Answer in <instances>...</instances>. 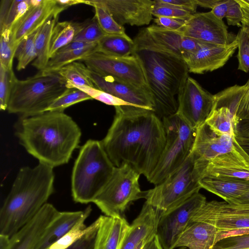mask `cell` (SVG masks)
<instances>
[{
  "label": "cell",
  "instance_id": "obj_53",
  "mask_svg": "<svg viewBox=\"0 0 249 249\" xmlns=\"http://www.w3.org/2000/svg\"><path fill=\"white\" fill-rule=\"evenodd\" d=\"M96 43H90L80 41H72L68 45L60 49L57 52L77 50L92 46Z\"/></svg>",
  "mask_w": 249,
  "mask_h": 249
},
{
  "label": "cell",
  "instance_id": "obj_15",
  "mask_svg": "<svg viewBox=\"0 0 249 249\" xmlns=\"http://www.w3.org/2000/svg\"><path fill=\"white\" fill-rule=\"evenodd\" d=\"M177 31L186 37L220 46L229 45L235 39H231L223 20L211 11L192 15Z\"/></svg>",
  "mask_w": 249,
  "mask_h": 249
},
{
  "label": "cell",
  "instance_id": "obj_22",
  "mask_svg": "<svg viewBox=\"0 0 249 249\" xmlns=\"http://www.w3.org/2000/svg\"><path fill=\"white\" fill-rule=\"evenodd\" d=\"M218 241V231L208 223L190 220L186 228L179 235L175 249H212Z\"/></svg>",
  "mask_w": 249,
  "mask_h": 249
},
{
  "label": "cell",
  "instance_id": "obj_48",
  "mask_svg": "<svg viewBox=\"0 0 249 249\" xmlns=\"http://www.w3.org/2000/svg\"><path fill=\"white\" fill-rule=\"evenodd\" d=\"M246 84L245 93L240 101L235 114L236 124L240 120H249V80Z\"/></svg>",
  "mask_w": 249,
  "mask_h": 249
},
{
  "label": "cell",
  "instance_id": "obj_51",
  "mask_svg": "<svg viewBox=\"0 0 249 249\" xmlns=\"http://www.w3.org/2000/svg\"><path fill=\"white\" fill-rule=\"evenodd\" d=\"M235 133L236 137L249 139V120L239 121L236 125Z\"/></svg>",
  "mask_w": 249,
  "mask_h": 249
},
{
  "label": "cell",
  "instance_id": "obj_35",
  "mask_svg": "<svg viewBox=\"0 0 249 249\" xmlns=\"http://www.w3.org/2000/svg\"><path fill=\"white\" fill-rule=\"evenodd\" d=\"M35 6L32 0H13L4 24L0 28V32L9 30L14 35L29 12Z\"/></svg>",
  "mask_w": 249,
  "mask_h": 249
},
{
  "label": "cell",
  "instance_id": "obj_11",
  "mask_svg": "<svg viewBox=\"0 0 249 249\" xmlns=\"http://www.w3.org/2000/svg\"><path fill=\"white\" fill-rule=\"evenodd\" d=\"M191 220L214 226L218 231V241L228 236L249 234V204L207 201Z\"/></svg>",
  "mask_w": 249,
  "mask_h": 249
},
{
  "label": "cell",
  "instance_id": "obj_28",
  "mask_svg": "<svg viewBox=\"0 0 249 249\" xmlns=\"http://www.w3.org/2000/svg\"><path fill=\"white\" fill-rule=\"evenodd\" d=\"M58 15L50 17L40 28L35 40L36 57L32 65L39 71H43L50 59L52 35L58 18Z\"/></svg>",
  "mask_w": 249,
  "mask_h": 249
},
{
  "label": "cell",
  "instance_id": "obj_12",
  "mask_svg": "<svg viewBox=\"0 0 249 249\" xmlns=\"http://www.w3.org/2000/svg\"><path fill=\"white\" fill-rule=\"evenodd\" d=\"M82 61L89 70L101 76L110 77L132 86L150 90L142 66L139 59L133 54L121 57L96 52Z\"/></svg>",
  "mask_w": 249,
  "mask_h": 249
},
{
  "label": "cell",
  "instance_id": "obj_18",
  "mask_svg": "<svg viewBox=\"0 0 249 249\" xmlns=\"http://www.w3.org/2000/svg\"><path fill=\"white\" fill-rule=\"evenodd\" d=\"M94 87L109 93L134 107L154 111L155 104L150 90L139 88L113 78L102 76L89 69Z\"/></svg>",
  "mask_w": 249,
  "mask_h": 249
},
{
  "label": "cell",
  "instance_id": "obj_62",
  "mask_svg": "<svg viewBox=\"0 0 249 249\" xmlns=\"http://www.w3.org/2000/svg\"><path fill=\"white\" fill-rule=\"evenodd\" d=\"M245 2L249 5V0H244Z\"/></svg>",
  "mask_w": 249,
  "mask_h": 249
},
{
  "label": "cell",
  "instance_id": "obj_54",
  "mask_svg": "<svg viewBox=\"0 0 249 249\" xmlns=\"http://www.w3.org/2000/svg\"><path fill=\"white\" fill-rule=\"evenodd\" d=\"M240 4L243 12L242 27L249 33V5L244 0H237Z\"/></svg>",
  "mask_w": 249,
  "mask_h": 249
},
{
  "label": "cell",
  "instance_id": "obj_6",
  "mask_svg": "<svg viewBox=\"0 0 249 249\" xmlns=\"http://www.w3.org/2000/svg\"><path fill=\"white\" fill-rule=\"evenodd\" d=\"M115 166L101 141L88 140L81 147L71 175V194L75 202L87 204L107 183Z\"/></svg>",
  "mask_w": 249,
  "mask_h": 249
},
{
  "label": "cell",
  "instance_id": "obj_42",
  "mask_svg": "<svg viewBox=\"0 0 249 249\" xmlns=\"http://www.w3.org/2000/svg\"><path fill=\"white\" fill-rule=\"evenodd\" d=\"M238 41V69L249 71V33L241 27L236 36Z\"/></svg>",
  "mask_w": 249,
  "mask_h": 249
},
{
  "label": "cell",
  "instance_id": "obj_41",
  "mask_svg": "<svg viewBox=\"0 0 249 249\" xmlns=\"http://www.w3.org/2000/svg\"><path fill=\"white\" fill-rule=\"evenodd\" d=\"M106 35L94 16L92 19L85 21L84 26L75 36L73 41L97 43Z\"/></svg>",
  "mask_w": 249,
  "mask_h": 249
},
{
  "label": "cell",
  "instance_id": "obj_5",
  "mask_svg": "<svg viewBox=\"0 0 249 249\" xmlns=\"http://www.w3.org/2000/svg\"><path fill=\"white\" fill-rule=\"evenodd\" d=\"M69 89L67 82L58 72L39 71L26 79H17L6 110L10 113L19 115L21 118L43 113Z\"/></svg>",
  "mask_w": 249,
  "mask_h": 249
},
{
  "label": "cell",
  "instance_id": "obj_27",
  "mask_svg": "<svg viewBox=\"0 0 249 249\" xmlns=\"http://www.w3.org/2000/svg\"><path fill=\"white\" fill-rule=\"evenodd\" d=\"M205 123L218 135L236 136V121L233 112L228 107L216 101Z\"/></svg>",
  "mask_w": 249,
  "mask_h": 249
},
{
  "label": "cell",
  "instance_id": "obj_14",
  "mask_svg": "<svg viewBox=\"0 0 249 249\" xmlns=\"http://www.w3.org/2000/svg\"><path fill=\"white\" fill-rule=\"evenodd\" d=\"M214 99V95L189 76L178 95L176 113L189 126L196 130L205 123L213 109Z\"/></svg>",
  "mask_w": 249,
  "mask_h": 249
},
{
  "label": "cell",
  "instance_id": "obj_17",
  "mask_svg": "<svg viewBox=\"0 0 249 249\" xmlns=\"http://www.w3.org/2000/svg\"><path fill=\"white\" fill-rule=\"evenodd\" d=\"M238 48L236 37L230 44L217 45L203 42L199 47L183 58L189 72L203 74L223 67Z\"/></svg>",
  "mask_w": 249,
  "mask_h": 249
},
{
  "label": "cell",
  "instance_id": "obj_40",
  "mask_svg": "<svg viewBox=\"0 0 249 249\" xmlns=\"http://www.w3.org/2000/svg\"><path fill=\"white\" fill-rule=\"evenodd\" d=\"M17 77L13 69H7L0 65V109L7 110L14 84Z\"/></svg>",
  "mask_w": 249,
  "mask_h": 249
},
{
  "label": "cell",
  "instance_id": "obj_16",
  "mask_svg": "<svg viewBox=\"0 0 249 249\" xmlns=\"http://www.w3.org/2000/svg\"><path fill=\"white\" fill-rule=\"evenodd\" d=\"M154 0H89L84 4L104 6L120 25L143 26L153 18Z\"/></svg>",
  "mask_w": 249,
  "mask_h": 249
},
{
  "label": "cell",
  "instance_id": "obj_58",
  "mask_svg": "<svg viewBox=\"0 0 249 249\" xmlns=\"http://www.w3.org/2000/svg\"><path fill=\"white\" fill-rule=\"evenodd\" d=\"M56 4L65 9L72 5L84 3V0H55Z\"/></svg>",
  "mask_w": 249,
  "mask_h": 249
},
{
  "label": "cell",
  "instance_id": "obj_46",
  "mask_svg": "<svg viewBox=\"0 0 249 249\" xmlns=\"http://www.w3.org/2000/svg\"><path fill=\"white\" fill-rule=\"evenodd\" d=\"M243 12L237 0H229L228 9L225 18L230 25L242 27Z\"/></svg>",
  "mask_w": 249,
  "mask_h": 249
},
{
  "label": "cell",
  "instance_id": "obj_60",
  "mask_svg": "<svg viewBox=\"0 0 249 249\" xmlns=\"http://www.w3.org/2000/svg\"><path fill=\"white\" fill-rule=\"evenodd\" d=\"M231 203L239 204H249V188L244 194Z\"/></svg>",
  "mask_w": 249,
  "mask_h": 249
},
{
  "label": "cell",
  "instance_id": "obj_38",
  "mask_svg": "<svg viewBox=\"0 0 249 249\" xmlns=\"http://www.w3.org/2000/svg\"><path fill=\"white\" fill-rule=\"evenodd\" d=\"M91 6L94 8V17L106 35H126L124 26L119 24L104 6L96 4Z\"/></svg>",
  "mask_w": 249,
  "mask_h": 249
},
{
  "label": "cell",
  "instance_id": "obj_29",
  "mask_svg": "<svg viewBox=\"0 0 249 249\" xmlns=\"http://www.w3.org/2000/svg\"><path fill=\"white\" fill-rule=\"evenodd\" d=\"M134 47V41L127 35H106L97 43V52L116 57L132 55Z\"/></svg>",
  "mask_w": 249,
  "mask_h": 249
},
{
  "label": "cell",
  "instance_id": "obj_45",
  "mask_svg": "<svg viewBox=\"0 0 249 249\" xmlns=\"http://www.w3.org/2000/svg\"><path fill=\"white\" fill-rule=\"evenodd\" d=\"M212 249H249V234L223 238Z\"/></svg>",
  "mask_w": 249,
  "mask_h": 249
},
{
  "label": "cell",
  "instance_id": "obj_20",
  "mask_svg": "<svg viewBox=\"0 0 249 249\" xmlns=\"http://www.w3.org/2000/svg\"><path fill=\"white\" fill-rule=\"evenodd\" d=\"M160 214L151 205L144 202L142 210L130 225L120 249H136L144 240L156 235Z\"/></svg>",
  "mask_w": 249,
  "mask_h": 249
},
{
  "label": "cell",
  "instance_id": "obj_44",
  "mask_svg": "<svg viewBox=\"0 0 249 249\" xmlns=\"http://www.w3.org/2000/svg\"><path fill=\"white\" fill-rule=\"evenodd\" d=\"M75 88L79 89L86 93L92 99H94L105 104L115 107L131 106L130 104L106 91L99 89L87 86L76 87Z\"/></svg>",
  "mask_w": 249,
  "mask_h": 249
},
{
  "label": "cell",
  "instance_id": "obj_3",
  "mask_svg": "<svg viewBox=\"0 0 249 249\" xmlns=\"http://www.w3.org/2000/svg\"><path fill=\"white\" fill-rule=\"evenodd\" d=\"M16 135L39 162L53 168L67 163L79 143L81 130L63 111L21 118Z\"/></svg>",
  "mask_w": 249,
  "mask_h": 249
},
{
  "label": "cell",
  "instance_id": "obj_9",
  "mask_svg": "<svg viewBox=\"0 0 249 249\" xmlns=\"http://www.w3.org/2000/svg\"><path fill=\"white\" fill-rule=\"evenodd\" d=\"M191 155L176 171L145 191V202L160 215L184 202L201 189Z\"/></svg>",
  "mask_w": 249,
  "mask_h": 249
},
{
  "label": "cell",
  "instance_id": "obj_30",
  "mask_svg": "<svg viewBox=\"0 0 249 249\" xmlns=\"http://www.w3.org/2000/svg\"><path fill=\"white\" fill-rule=\"evenodd\" d=\"M85 21L79 23L71 21L57 22L53 29L50 48V58L60 49L73 40L82 29Z\"/></svg>",
  "mask_w": 249,
  "mask_h": 249
},
{
  "label": "cell",
  "instance_id": "obj_4",
  "mask_svg": "<svg viewBox=\"0 0 249 249\" xmlns=\"http://www.w3.org/2000/svg\"><path fill=\"white\" fill-rule=\"evenodd\" d=\"M53 168H21L0 210V235L10 237L31 221L53 192Z\"/></svg>",
  "mask_w": 249,
  "mask_h": 249
},
{
  "label": "cell",
  "instance_id": "obj_13",
  "mask_svg": "<svg viewBox=\"0 0 249 249\" xmlns=\"http://www.w3.org/2000/svg\"><path fill=\"white\" fill-rule=\"evenodd\" d=\"M206 202V197L197 193L160 215L156 235L163 249H175L192 217Z\"/></svg>",
  "mask_w": 249,
  "mask_h": 249
},
{
  "label": "cell",
  "instance_id": "obj_19",
  "mask_svg": "<svg viewBox=\"0 0 249 249\" xmlns=\"http://www.w3.org/2000/svg\"><path fill=\"white\" fill-rule=\"evenodd\" d=\"M59 212L52 204H45L31 221L9 238L8 249H35Z\"/></svg>",
  "mask_w": 249,
  "mask_h": 249
},
{
  "label": "cell",
  "instance_id": "obj_31",
  "mask_svg": "<svg viewBox=\"0 0 249 249\" xmlns=\"http://www.w3.org/2000/svg\"><path fill=\"white\" fill-rule=\"evenodd\" d=\"M199 179L203 177L219 179L249 181V170L240 167L229 165H206L200 168L195 167Z\"/></svg>",
  "mask_w": 249,
  "mask_h": 249
},
{
  "label": "cell",
  "instance_id": "obj_61",
  "mask_svg": "<svg viewBox=\"0 0 249 249\" xmlns=\"http://www.w3.org/2000/svg\"><path fill=\"white\" fill-rule=\"evenodd\" d=\"M149 241L144 240L141 242L140 245L138 246V247L136 249H142L143 246L144 245V244L147 242Z\"/></svg>",
  "mask_w": 249,
  "mask_h": 249
},
{
  "label": "cell",
  "instance_id": "obj_24",
  "mask_svg": "<svg viewBox=\"0 0 249 249\" xmlns=\"http://www.w3.org/2000/svg\"><path fill=\"white\" fill-rule=\"evenodd\" d=\"M65 8L58 6L55 0H43L39 5L32 8L14 34V41L17 46L24 37L40 29L53 15H59Z\"/></svg>",
  "mask_w": 249,
  "mask_h": 249
},
{
  "label": "cell",
  "instance_id": "obj_34",
  "mask_svg": "<svg viewBox=\"0 0 249 249\" xmlns=\"http://www.w3.org/2000/svg\"><path fill=\"white\" fill-rule=\"evenodd\" d=\"M57 72L70 88L82 86L95 88L89 75V69L85 64L75 61L62 67Z\"/></svg>",
  "mask_w": 249,
  "mask_h": 249
},
{
  "label": "cell",
  "instance_id": "obj_10",
  "mask_svg": "<svg viewBox=\"0 0 249 249\" xmlns=\"http://www.w3.org/2000/svg\"><path fill=\"white\" fill-rule=\"evenodd\" d=\"M140 175L127 163L115 167L110 178L93 203L105 215L123 216L133 202L144 198L145 191H141L139 182Z\"/></svg>",
  "mask_w": 249,
  "mask_h": 249
},
{
  "label": "cell",
  "instance_id": "obj_8",
  "mask_svg": "<svg viewBox=\"0 0 249 249\" xmlns=\"http://www.w3.org/2000/svg\"><path fill=\"white\" fill-rule=\"evenodd\" d=\"M166 141L158 163L147 180L156 185L178 169L191 155L196 130L177 113L163 118Z\"/></svg>",
  "mask_w": 249,
  "mask_h": 249
},
{
  "label": "cell",
  "instance_id": "obj_57",
  "mask_svg": "<svg viewBox=\"0 0 249 249\" xmlns=\"http://www.w3.org/2000/svg\"><path fill=\"white\" fill-rule=\"evenodd\" d=\"M221 0H196L197 6L213 9Z\"/></svg>",
  "mask_w": 249,
  "mask_h": 249
},
{
  "label": "cell",
  "instance_id": "obj_26",
  "mask_svg": "<svg viewBox=\"0 0 249 249\" xmlns=\"http://www.w3.org/2000/svg\"><path fill=\"white\" fill-rule=\"evenodd\" d=\"M198 183L201 188L215 194L228 203H231L249 188V181L203 177L199 179Z\"/></svg>",
  "mask_w": 249,
  "mask_h": 249
},
{
  "label": "cell",
  "instance_id": "obj_37",
  "mask_svg": "<svg viewBox=\"0 0 249 249\" xmlns=\"http://www.w3.org/2000/svg\"><path fill=\"white\" fill-rule=\"evenodd\" d=\"M91 99L92 98L82 90L75 88H70L54 100L47 111H63L73 105Z\"/></svg>",
  "mask_w": 249,
  "mask_h": 249
},
{
  "label": "cell",
  "instance_id": "obj_23",
  "mask_svg": "<svg viewBox=\"0 0 249 249\" xmlns=\"http://www.w3.org/2000/svg\"><path fill=\"white\" fill-rule=\"evenodd\" d=\"M146 29L157 44L183 59L187 54L197 49L203 42L156 25H152Z\"/></svg>",
  "mask_w": 249,
  "mask_h": 249
},
{
  "label": "cell",
  "instance_id": "obj_21",
  "mask_svg": "<svg viewBox=\"0 0 249 249\" xmlns=\"http://www.w3.org/2000/svg\"><path fill=\"white\" fill-rule=\"evenodd\" d=\"M99 218L93 249H120L130 225L123 216L100 215Z\"/></svg>",
  "mask_w": 249,
  "mask_h": 249
},
{
  "label": "cell",
  "instance_id": "obj_59",
  "mask_svg": "<svg viewBox=\"0 0 249 249\" xmlns=\"http://www.w3.org/2000/svg\"><path fill=\"white\" fill-rule=\"evenodd\" d=\"M236 139L240 146L249 157V139L240 138L236 137Z\"/></svg>",
  "mask_w": 249,
  "mask_h": 249
},
{
  "label": "cell",
  "instance_id": "obj_36",
  "mask_svg": "<svg viewBox=\"0 0 249 249\" xmlns=\"http://www.w3.org/2000/svg\"><path fill=\"white\" fill-rule=\"evenodd\" d=\"M40 29L32 35L23 38L18 43L16 50L15 57L18 60L17 70L24 69L36 57L35 40Z\"/></svg>",
  "mask_w": 249,
  "mask_h": 249
},
{
  "label": "cell",
  "instance_id": "obj_2",
  "mask_svg": "<svg viewBox=\"0 0 249 249\" xmlns=\"http://www.w3.org/2000/svg\"><path fill=\"white\" fill-rule=\"evenodd\" d=\"M133 55L139 60L161 120L177 113L176 97L189 76L184 59L164 49L152 39L146 28L135 37Z\"/></svg>",
  "mask_w": 249,
  "mask_h": 249
},
{
  "label": "cell",
  "instance_id": "obj_1",
  "mask_svg": "<svg viewBox=\"0 0 249 249\" xmlns=\"http://www.w3.org/2000/svg\"><path fill=\"white\" fill-rule=\"evenodd\" d=\"M115 114L101 141L115 167L127 163L147 179L163 151L166 135L162 120L147 109L115 107Z\"/></svg>",
  "mask_w": 249,
  "mask_h": 249
},
{
  "label": "cell",
  "instance_id": "obj_43",
  "mask_svg": "<svg viewBox=\"0 0 249 249\" xmlns=\"http://www.w3.org/2000/svg\"><path fill=\"white\" fill-rule=\"evenodd\" d=\"M152 14L153 16L174 18H188L192 15L191 12L177 6L164 2L162 0H154Z\"/></svg>",
  "mask_w": 249,
  "mask_h": 249
},
{
  "label": "cell",
  "instance_id": "obj_49",
  "mask_svg": "<svg viewBox=\"0 0 249 249\" xmlns=\"http://www.w3.org/2000/svg\"><path fill=\"white\" fill-rule=\"evenodd\" d=\"M98 226L87 233L68 249H93Z\"/></svg>",
  "mask_w": 249,
  "mask_h": 249
},
{
  "label": "cell",
  "instance_id": "obj_47",
  "mask_svg": "<svg viewBox=\"0 0 249 249\" xmlns=\"http://www.w3.org/2000/svg\"><path fill=\"white\" fill-rule=\"evenodd\" d=\"M189 18H181L159 16L156 17L154 20L156 25L159 27L177 31L185 24Z\"/></svg>",
  "mask_w": 249,
  "mask_h": 249
},
{
  "label": "cell",
  "instance_id": "obj_7",
  "mask_svg": "<svg viewBox=\"0 0 249 249\" xmlns=\"http://www.w3.org/2000/svg\"><path fill=\"white\" fill-rule=\"evenodd\" d=\"M191 155L196 168L229 165L249 170V157L238 143L236 136L218 135L205 123L196 129Z\"/></svg>",
  "mask_w": 249,
  "mask_h": 249
},
{
  "label": "cell",
  "instance_id": "obj_52",
  "mask_svg": "<svg viewBox=\"0 0 249 249\" xmlns=\"http://www.w3.org/2000/svg\"><path fill=\"white\" fill-rule=\"evenodd\" d=\"M229 0H221V1L212 9L211 12L214 15L222 19L225 18L229 6Z\"/></svg>",
  "mask_w": 249,
  "mask_h": 249
},
{
  "label": "cell",
  "instance_id": "obj_25",
  "mask_svg": "<svg viewBox=\"0 0 249 249\" xmlns=\"http://www.w3.org/2000/svg\"><path fill=\"white\" fill-rule=\"evenodd\" d=\"M85 211L59 212L45 231L35 249H48L80 220Z\"/></svg>",
  "mask_w": 249,
  "mask_h": 249
},
{
  "label": "cell",
  "instance_id": "obj_32",
  "mask_svg": "<svg viewBox=\"0 0 249 249\" xmlns=\"http://www.w3.org/2000/svg\"><path fill=\"white\" fill-rule=\"evenodd\" d=\"M90 206L85 210V213L80 220L62 237L53 244L48 249H68L89 232L99 224V217L90 225L87 226L85 221L91 212Z\"/></svg>",
  "mask_w": 249,
  "mask_h": 249
},
{
  "label": "cell",
  "instance_id": "obj_56",
  "mask_svg": "<svg viewBox=\"0 0 249 249\" xmlns=\"http://www.w3.org/2000/svg\"><path fill=\"white\" fill-rule=\"evenodd\" d=\"M142 249H163L161 246L157 235L146 242Z\"/></svg>",
  "mask_w": 249,
  "mask_h": 249
},
{
  "label": "cell",
  "instance_id": "obj_55",
  "mask_svg": "<svg viewBox=\"0 0 249 249\" xmlns=\"http://www.w3.org/2000/svg\"><path fill=\"white\" fill-rule=\"evenodd\" d=\"M13 0H1L0 4V28L4 24Z\"/></svg>",
  "mask_w": 249,
  "mask_h": 249
},
{
  "label": "cell",
  "instance_id": "obj_50",
  "mask_svg": "<svg viewBox=\"0 0 249 249\" xmlns=\"http://www.w3.org/2000/svg\"><path fill=\"white\" fill-rule=\"evenodd\" d=\"M162 1L166 3L188 11L193 14L196 13L198 6L196 0H162Z\"/></svg>",
  "mask_w": 249,
  "mask_h": 249
},
{
  "label": "cell",
  "instance_id": "obj_39",
  "mask_svg": "<svg viewBox=\"0 0 249 249\" xmlns=\"http://www.w3.org/2000/svg\"><path fill=\"white\" fill-rule=\"evenodd\" d=\"M0 33V65L7 69H12L17 47L14 41V35L9 30H4Z\"/></svg>",
  "mask_w": 249,
  "mask_h": 249
},
{
  "label": "cell",
  "instance_id": "obj_33",
  "mask_svg": "<svg viewBox=\"0 0 249 249\" xmlns=\"http://www.w3.org/2000/svg\"><path fill=\"white\" fill-rule=\"evenodd\" d=\"M97 51L96 43L80 50L57 52L50 59L46 68L42 71L49 73L56 72L62 67L77 60H82Z\"/></svg>",
  "mask_w": 249,
  "mask_h": 249
}]
</instances>
